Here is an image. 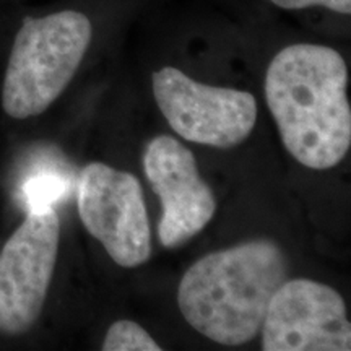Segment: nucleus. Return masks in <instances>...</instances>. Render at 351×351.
<instances>
[{
    "mask_svg": "<svg viewBox=\"0 0 351 351\" xmlns=\"http://www.w3.org/2000/svg\"><path fill=\"white\" fill-rule=\"evenodd\" d=\"M263 351H350L351 324L337 289L307 278L275 291L262 324Z\"/></svg>",
    "mask_w": 351,
    "mask_h": 351,
    "instance_id": "obj_7",
    "label": "nucleus"
},
{
    "mask_svg": "<svg viewBox=\"0 0 351 351\" xmlns=\"http://www.w3.org/2000/svg\"><path fill=\"white\" fill-rule=\"evenodd\" d=\"M143 169L161 199L160 243L173 249L199 234L217 212V199L192 152L169 135H158L145 152Z\"/></svg>",
    "mask_w": 351,
    "mask_h": 351,
    "instance_id": "obj_8",
    "label": "nucleus"
},
{
    "mask_svg": "<svg viewBox=\"0 0 351 351\" xmlns=\"http://www.w3.org/2000/svg\"><path fill=\"white\" fill-rule=\"evenodd\" d=\"M78 213L117 265L134 269L150 258V223L134 174L104 163L85 166L78 184Z\"/></svg>",
    "mask_w": 351,
    "mask_h": 351,
    "instance_id": "obj_6",
    "label": "nucleus"
},
{
    "mask_svg": "<svg viewBox=\"0 0 351 351\" xmlns=\"http://www.w3.org/2000/svg\"><path fill=\"white\" fill-rule=\"evenodd\" d=\"M276 7L285 8V10H302L309 7H326L328 10L341 13V15H350L351 13V0H270Z\"/></svg>",
    "mask_w": 351,
    "mask_h": 351,
    "instance_id": "obj_11",
    "label": "nucleus"
},
{
    "mask_svg": "<svg viewBox=\"0 0 351 351\" xmlns=\"http://www.w3.org/2000/svg\"><path fill=\"white\" fill-rule=\"evenodd\" d=\"M69 184L57 174H41L29 179L23 187L29 210L52 207L67 192Z\"/></svg>",
    "mask_w": 351,
    "mask_h": 351,
    "instance_id": "obj_10",
    "label": "nucleus"
},
{
    "mask_svg": "<svg viewBox=\"0 0 351 351\" xmlns=\"http://www.w3.org/2000/svg\"><path fill=\"white\" fill-rule=\"evenodd\" d=\"M54 207L32 208L0 251V332L20 335L41 315L59 252Z\"/></svg>",
    "mask_w": 351,
    "mask_h": 351,
    "instance_id": "obj_5",
    "label": "nucleus"
},
{
    "mask_svg": "<svg viewBox=\"0 0 351 351\" xmlns=\"http://www.w3.org/2000/svg\"><path fill=\"white\" fill-rule=\"evenodd\" d=\"M288 280L278 244L257 239L207 254L189 267L178 306L189 326L219 345L238 346L261 332L275 291Z\"/></svg>",
    "mask_w": 351,
    "mask_h": 351,
    "instance_id": "obj_2",
    "label": "nucleus"
},
{
    "mask_svg": "<svg viewBox=\"0 0 351 351\" xmlns=\"http://www.w3.org/2000/svg\"><path fill=\"white\" fill-rule=\"evenodd\" d=\"M101 350L104 351H161V346L150 333L134 320L121 319L114 322L106 333Z\"/></svg>",
    "mask_w": 351,
    "mask_h": 351,
    "instance_id": "obj_9",
    "label": "nucleus"
},
{
    "mask_svg": "<svg viewBox=\"0 0 351 351\" xmlns=\"http://www.w3.org/2000/svg\"><path fill=\"white\" fill-rule=\"evenodd\" d=\"M93 36L86 15L62 10L26 19L16 33L2 85V108L13 119L43 114L72 82Z\"/></svg>",
    "mask_w": 351,
    "mask_h": 351,
    "instance_id": "obj_3",
    "label": "nucleus"
},
{
    "mask_svg": "<svg viewBox=\"0 0 351 351\" xmlns=\"http://www.w3.org/2000/svg\"><path fill=\"white\" fill-rule=\"evenodd\" d=\"M152 80L161 114L189 142L231 148L256 127L257 101L247 91L205 85L176 67L160 69Z\"/></svg>",
    "mask_w": 351,
    "mask_h": 351,
    "instance_id": "obj_4",
    "label": "nucleus"
},
{
    "mask_svg": "<svg viewBox=\"0 0 351 351\" xmlns=\"http://www.w3.org/2000/svg\"><path fill=\"white\" fill-rule=\"evenodd\" d=\"M348 67L339 51L300 43L276 54L265 73V99L280 137L298 163L330 169L351 147Z\"/></svg>",
    "mask_w": 351,
    "mask_h": 351,
    "instance_id": "obj_1",
    "label": "nucleus"
}]
</instances>
